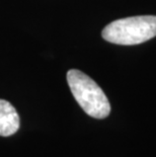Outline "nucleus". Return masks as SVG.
<instances>
[{
	"instance_id": "nucleus-1",
	"label": "nucleus",
	"mask_w": 156,
	"mask_h": 157,
	"mask_svg": "<svg viewBox=\"0 0 156 157\" xmlns=\"http://www.w3.org/2000/svg\"><path fill=\"white\" fill-rule=\"evenodd\" d=\"M101 36L116 45L142 44L156 36V16L139 15L117 19L102 29Z\"/></svg>"
},
{
	"instance_id": "nucleus-2",
	"label": "nucleus",
	"mask_w": 156,
	"mask_h": 157,
	"mask_svg": "<svg viewBox=\"0 0 156 157\" xmlns=\"http://www.w3.org/2000/svg\"><path fill=\"white\" fill-rule=\"evenodd\" d=\"M67 82L76 101L88 116L105 119L109 115L111 105L107 95L88 75L71 69L67 72Z\"/></svg>"
},
{
	"instance_id": "nucleus-3",
	"label": "nucleus",
	"mask_w": 156,
	"mask_h": 157,
	"mask_svg": "<svg viewBox=\"0 0 156 157\" xmlns=\"http://www.w3.org/2000/svg\"><path fill=\"white\" fill-rule=\"evenodd\" d=\"M19 129V116L10 102L0 99V136L8 137Z\"/></svg>"
}]
</instances>
